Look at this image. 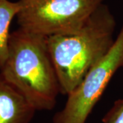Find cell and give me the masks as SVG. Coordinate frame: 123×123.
Here are the masks:
<instances>
[{
  "mask_svg": "<svg viewBox=\"0 0 123 123\" xmlns=\"http://www.w3.org/2000/svg\"><path fill=\"white\" fill-rule=\"evenodd\" d=\"M20 9L18 1L0 0V69L4 66L8 53L10 24Z\"/></svg>",
  "mask_w": 123,
  "mask_h": 123,
  "instance_id": "8992f818",
  "label": "cell"
},
{
  "mask_svg": "<svg viewBox=\"0 0 123 123\" xmlns=\"http://www.w3.org/2000/svg\"><path fill=\"white\" fill-rule=\"evenodd\" d=\"M121 68H123V24L110 51L68 95L63 110L54 116L53 123H86L110 79Z\"/></svg>",
  "mask_w": 123,
  "mask_h": 123,
  "instance_id": "277c9868",
  "label": "cell"
},
{
  "mask_svg": "<svg viewBox=\"0 0 123 123\" xmlns=\"http://www.w3.org/2000/svg\"><path fill=\"white\" fill-rule=\"evenodd\" d=\"M0 73L36 110H51L56 105L60 86L47 37L21 28L10 33L8 57Z\"/></svg>",
  "mask_w": 123,
  "mask_h": 123,
  "instance_id": "7a4b0ae2",
  "label": "cell"
},
{
  "mask_svg": "<svg viewBox=\"0 0 123 123\" xmlns=\"http://www.w3.org/2000/svg\"><path fill=\"white\" fill-rule=\"evenodd\" d=\"M36 109L0 73V123H30Z\"/></svg>",
  "mask_w": 123,
  "mask_h": 123,
  "instance_id": "5b68a950",
  "label": "cell"
},
{
  "mask_svg": "<svg viewBox=\"0 0 123 123\" xmlns=\"http://www.w3.org/2000/svg\"><path fill=\"white\" fill-rule=\"evenodd\" d=\"M116 26L114 15L103 3L79 30L47 37L60 93L70 94L88 71L108 53L114 44Z\"/></svg>",
  "mask_w": 123,
  "mask_h": 123,
  "instance_id": "6da1fadb",
  "label": "cell"
},
{
  "mask_svg": "<svg viewBox=\"0 0 123 123\" xmlns=\"http://www.w3.org/2000/svg\"><path fill=\"white\" fill-rule=\"evenodd\" d=\"M102 121L103 123H123V98L115 102Z\"/></svg>",
  "mask_w": 123,
  "mask_h": 123,
  "instance_id": "52a82bcc",
  "label": "cell"
},
{
  "mask_svg": "<svg viewBox=\"0 0 123 123\" xmlns=\"http://www.w3.org/2000/svg\"><path fill=\"white\" fill-rule=\"evenodd\" d=\"M19 28L49 37L81 29L103 0H19Z\"/></svg>",
  "mask_w": 123,
  "mask_h": 123,
  "instance_id": "3957f363",
  "label": "cell"
}]
</instances>
